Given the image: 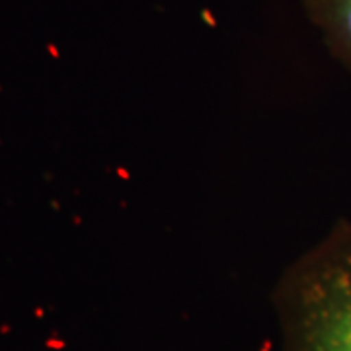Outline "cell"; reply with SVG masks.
Segmentation results:
<instances>
[{
	"label": "cell",
	"instance_id": "1",
	"mask_svg": "<svg viewBox=\"0 0 351 351\" xmlns=\"http://www.w3.org/2000/svg\"><path fill=\"white\" fill-rule=\"evenodd\" d=\"M271 302L279 351H351V221L289 263Z\"/></svg>",
	"mask_w": 351,
	"mask_h": 351
},
{
	"label": "cell",
	"instance_id": "2",
	"mask_svg": "<svg viewBox=\"0 0 351 351\" xmlns=\"http://www.w3.org/2000/svg\"><path fill=\"white\" fill-rule=\"evenodd\" d=\"M302 8L330 55L351 75V0H302Z\"/></svg>",
	"mask_w": 351,
	"mask_h": 351
}]
</instances>
